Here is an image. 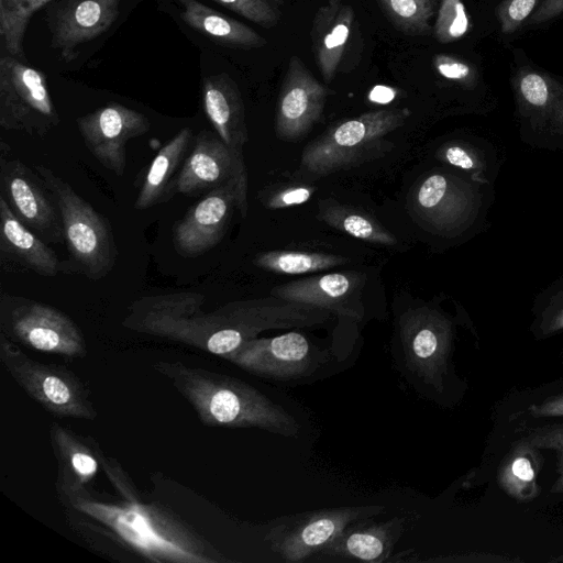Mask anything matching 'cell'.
Here are the masks:
<instances>
[{"label":"cell","instance_id":"obj_1","mask_svg":"<svg viewBox=\"0 0 563 563\" xmlns=\"http://www.w3.org/2000/svg\"><path fill=\"white\" fill-rule=\"evenodd\" d=\"M35 170L58 207L70 271L91 280L106 277L113 269L118 257L109 220L52 169L36 165Z\"/></svg>","mask_w":563,"mask_h":563},{"label":"cell","instance_id":"obj_2","mask_svg":"<svg viewBox=\"0 0 563 563\" xmlns=\"http://www.w3.org/2000/svg\"><path fill=\"white\" fill-rule=\"evenodd\" d=\"M408 109H383L345 119L329 126L302 151L300 167L325 176L351 167L375 155L389 144L387 134L400 128Z\"/></svg>","mask_w":563,"mask_h":563},{"label":"cell","instance_id":"obj_3","mask_svg":"<svg viewBox=\"0 0 563 563\" xmlns=\"http://www.w3.org/2000/svg\"><path fill=\"white\" fill-rule=\"evenodd\" d=\"M60 122L45 75L12 55L0 59V125L45 136Z\"/></svg>","mask_w":563,"mask_h":563},{"label":"cell","instance_id":"obj_4","mask_svg":"<svg viewBox=\"0 0 563 563\" xmlns=\"http://www.w3.org/2000/svg\"><path fill=\"white\" fill-rule=\"evenodd\" d=\"M385 511L382 506L338 507L287 517L267 534L284 561L300 563L316 555L350 525Z\"/></svg>","mask_w":563,"mask_h":563},{"label":"cell","instance_id":"obj_5","mask_svg":"<svg viewBox=\"0 0 563 563\" xmlns=\"http://www.w3.org/2000/svg\"><path fill=\"white\" fill-rule=\"evenodd\" d=\"M234 209L247 213V186L230 181L219 186L192 206L173 228V245L183 257H197L224 236Z\"/></svg>","mask_w":563,"mask_h":563},{"label":"cell","instance_id":"obj_6","mask_svg":"<svg viewBox=\"0 0 563 563\" xmlns=\"http://www.w3.org/2000/svg\"><path fill=\"white\" fill-rule=\"evenodd\" d=\"M399 327L408 367L424 383L441 390L452 351L451 321L440 311L421 306L406 311Z\"/></svg>","mask_w":563,"mask_h":563},{"label":"cell","instance_id":"obj_7","mask_svg":"<svg viewBox=\"0 0 563 563\" xmlns=\"http://www.w3.org/2000/svg\"><path fill=\"white\" fill-rule=\"evenodd\" d=\"M0 189L16 218L45 243L64 242L58 207L43 179L19 158L0 157Z\"/></svg>","mask_w":563,"mask_h":563},{"label":"cell","instance_id":"obj_8","mask_svg":"<svg viewBox=\"0 0 563 563\" xmlns=\"http://www.w3.org/2000/svg\"><path fill=\"white\" fill-rule=\"evenodd\" d=\"M228 356L255 375L278 380L309 377L330 358L298 332L254 338Z\"/></svg>","mask_w":563,"mask_h":563},{"label":"cell","instance_id":"obj_9","mask_svg":"<svg viewBox=\"0 0 563 563\" xmlns=\"http://www.w3.org/2000/svg\"><path fill=\"white\" fill-rule=\"evenodd\" d=\"M2 320L21 342L43 352L77 354L82 349L79 329L62 311L30 299L3 295Z\"/></svg>","mask_w":563,"mask_h":563},{"label":"cell","instance_id":"obj_10","mask_svg":"<svg viewBox=\"0 0 563 563\" xmlns=\"http://www.w3.org/2000/svg\"><path fill=\"white\" fill-rule=\"evenodd\" d=\"M474 189L451 174L433 173L413 189L410 209L426 229L442 235L464 230L476 211Z\"/></svg>","mask_w":563,"mask_h":563},{"label":"cell","instance_id":"obj_11","mask_svg":"<svg viewBox=\"0 0 563 563\" xmlns=\"http://www.w3.org/2000/svg\"><path fill=\"white\" fill-rule=\"evenodd\" d=\"M78 131L93 157L117 176L126 166V143L144 135L151 122L143 113L110 102L76 119Z\"/></svg>","mask_w":563,"mask_h":563},{"label":"cell","instance_id":"obj_12","mask_svg":"<svg viewBox=\"0 0 563 563\" xmlns=\"http://www.w3.org/2000/svg\"><path fill=\"white\" fill-rule=\"evenodd\" d=\"M311 46L323 80L330 84L339 71L358 60L362 37L354 9L344 0H328L314 16Z\"/></svg>","mask_w":563,"mask_h":563},{"label":"cell","instance_id":"obj_13","mask_svg":"<svg viewBox=\"0 0 563 563\" xmlns=\"http://www.w3.org/2000/svg\"><path fill=\"white\" fill-rule=\"evenodd\" d=\"M230 181L247 186L242 151L227 145L217 133L202 130L174 180L173 195L197 196Z\"/></svg>","mask_w":563,"mask_h":563},{"label":"cell","instance_id":"obj_14","mask_svg":"<svg viewBox=\"0 0 563 563\" xmlns=\"http://www.w3.org/2000/svg\"><path fill=\"white\" fill-rule=\"evenodd\" d=\"M330 90L296 55L289 58L275 110V132L283 141H298L320 120Z\"/></svg>","mask_w":563,"mask_h":563},{"label":"cell","instance_id":"obj_15","mask_svg":"<svg viewBox=\"0 0 563 563\" xmlns=\"http://www.w3.org/2000/svg\"><path fill=\"white\" fill-rule=\"evenodd\" d=\"M121 0H58L47 11L52 46L65 62L78 47L104 33L119 15Z\"/></svg>","mask_w":563,"mask_h":563},{"label":"cell","instance_id":"obj_16","mask_svg":"<svg viewBox=\"0 0 563 563\" xmlns=\"http://www.w3.org/2000/svg\"><path fill=\"white\" fill-rule=\"evenodd\" d=\"M364 279L357 272H336L275 286L271 295L360 320L364 314L361 302Z\"/></svg>","mask_w":563,"mask_h":563},{"label":"cell","instance_id":"obj_17","mask_svg":"<svg viewBox=\"0 0 563 563\" xmlns=\"http://www.w3.org/2000/svg\"><path fill=\"white\" fill-rule=\"evenodd\" d=\"M0 265L7 272L54 277L62 269L56 253L27 229L0 195Z\"/></svg>","mask_w":563,"mask_h":563},{"label":"cell","instance_id":"obj_18","mask_svg":"<svg viewBox=\"0 0 563 563\" xmlns=\"http://www.w3.org/2000/svg\"><path fill=\"white\" fill-rule=\"evenodd\" d=\"M363 519L350 525L332 542L321 549L317 560L360 561L380 563L389 555L400 538L404 525L401 518L369 522Z\"/></svg>","mask_w":563,"mask_h":563},{"label":"cell","instance_id":"obj_19","mask_svg":"<svg viewBox=\"0 0 563 563\" xmlns=\"http://www.w3.org/2000/svg\"><path fill=\"white\" fill-rule=\"evenodd\" d=\"M205 113L219 137L230 147L242 151L247 142L245 108L241 91L227 74L203 79Z\"/></svg>","mask_w":563,"mask_h":563},{"label":"cell","instance_id":"obj_20","mask_svg":"<svg viewBox=\"0 0 563 563\" xmlns=\"http://www.w3.org/2000/svg\"><path fill=\"white\" fill-rule=\"evenodd\" d=\"M175 1L180 7V19L218 45L242 49L260 48L266 45V40L249 25L198 0Z\"/></svg>","mask_w":563,"mask_h":563},{"label":"cell","instance_id":"obj_21","mask_svg":"<svg viewBox=\"0 0 563 563\" xmlns=\"http://www.w3.org/2000/svg\"><path fill=\"white\" fill-rule=\"evenodd\" d=\"M540 449L525 437L516 441L504 456L497 471V484L519 504L533 501L541 488L538 482L542 466Z\"/></svg>","mask_w":563,"mask_h":563},{"label":"cell","instance_id":"obj_22","mask_svg":"<svg viewBox=\"0 0 563 563\" xmlns=\"http://www.w3.org/2000/svg\"><path fill=\"white\" fill-rule=\"evenodd\" d=\"M192 139L189 128H183L156 154L140 187L134 208L145 210L168 200L173 195V176L185 157Z\"/></svg>","mask_w":563,"mask_h":563},{"label":"cell","instance_id":"obj_23","mask_svg":"<svg viewBox=\"0 0 563 563\" xmlns=\"http://www.w3.org/2000/svg\"><path fill=\"white\" fill-rule=\"evenodd\" d=\"M318 218L329 227L369 243L394 245L397 240L371 214L332 199L318 202Z\"/></svg>","mask_w":563,"mask_h":563},{"label":"cell","instance_id":"obj_24","mask_svg":"<svg viewBox=\"0 0 563 563\" xmlns=\"http://www.w3.org/2000/svg\"><path fill=\"white\" fill-rule=\"evenodd\" d=\"M349 262L333 254L274 250L257 254L253 263L265 271L284 275H301L333 268Z\"/></svg>","mask_w":563,"mask_h":563},{"label":"cell","instance_id":"obj_25","mask_svg":"<svg viewBox=\"0 0 563 563\" xmlns=\"http://www.w3.org/2000/svg\"><path fill=\"white\" fill-rule=\"evenodd\" d=\"M52 0H7L0 2L1 43L8 55L24 58L23 37L34 12Z\"/></svg>","mask_w":563,"mask_h":563},{"label":"cell","instance_id":"obj_26","mask_svg":"<svg viewBox=\"0 0 563 563\" xmlns=\"http://www.w3.org/2000/svg\"><path fill=\"white\" fill-rule=\"evenodd\" d=\"M384 14L400 31L420 34L429 30L433 0H376Z\"/></svg>","mask_w":563,"mask_h":563},{"label":"cell","instance_id":"obj_27","mask_svg":"<svg viewBox=\"0 0 563 563\" xmlns=\"http://www.w3.org/2000/svg\"><path fill=\"white\" fill-rule=\"evenodd\" d=\"M470 29V20L462 0H441L434 23V37L442 44L463 37Z\"/></svg>","mask_w":563,"mask_h":563},{"label":"cell","instance_id":"obj_28","mask_svg":"<svg viewBox=\"0 0 563 563\" xmlns=\"http://www.w3.org/2000/svg\"><path fill=\"white\" fill-rule=\"evenodd\" d=\"M525 438L540 450L553 451L556 456L558 477L550 493H563V423H553L528 429Z\"/></svg>","mask_w":563,"mask_h":563},{"label":"cell","instance_id":"obj_29","mask_svg":"<svg viewBox=\"0 0 563 563\" xmlns=\"http://www.w3.org/2000/svg\"><path fill=\"white\" fill-rule=\"evenodd\" d=\"M35 394L45 405L70 410L74 394L70 386L58 375L43 372L35 374Z\"/></svg>","mask_w":563,"mask_h":563},{"label":"cell","instance_id":"obj_30","mask_svg":"<svg viewBox=\"0 0 563 563\" xmlns=\"http://www.w3.org/2000/svg\"><path fill=\"white\" fill-rule=\"evenodd\" d=\"M239 15L266 29L276 25L280 12L266 0H213Z\"/></svg>","mask_w":563,"mask_h":563},{"label":"cell","instance_id":"obj_31","mask_svg":"<svg viewBox=\"0 0 563 563\" xmlns=\"http://www.w3.org/2000/svg\"><path fill=\"white\" fill-rule=\"evenodd\" d=\"M536 335L545 338L563 331V289L553 295L538 316Z\"/></svg>","mask_w":563,"mask_h":563},{"label":"cell","instance_id":"obj_32","mask_svg":"<svg viewBox=\"0 0 563 563\" xmlns=\"http://www.w3.org/2000/svg\"><path fill=\"white\" fill-rule=\"evenodd\" d=\"M433 66L443 78L456 81L465 86H472L475 80V71L465 62L453 56L438 54L433 57Z\"/></svg>","mask_w":563,"mask_h":563},{"label":"cell","instance_id":"obj_33","mask_svg":"<svg viewBox=\"0 0 563 563\" xmlns=\"http://www.w3.org/2000/svg\"><path fill=\"white\" fill-rule=\"evenodd\" d=\"M438 157L446 164L471 173H479L478 170L482 169V163L476 153L461 143L444 144L438 151Z\"/></svg>","mask_w":563,"mask_h":563},{"label":"cell","instance_id":"obj_34","mask_svg":"<svg viewBox=\"0 0 563 563\" xmlns=\"http://www.w3.org/2000/svg\"><path fill=\"white\" fill-rule=\"evenodd\" d=\"M314 191L316 188L311 186H290L271 192L263 199V203L267 209L299 206L307 202Z\"/></svg>","mask_w":563,"mask_h":563},{"label":"cell","instance_id":"obj_35","mask_svg":"<svg viewBox=\"0 0 563 563\" xmlns=\"http://www.w3.org/2000/svg\"><path fill=\"white\" fill-rule=\"evenodd\" d=\"M538 0H508L499 9L498 15L504 33H512L530 15Z\"/></svg>","mask_w":563,"mask_h":563},{"label":"cell","instance_id":"obj_36","mask_svg":"<svg viewBox=\"0 0 563 563\" xmlns=\"http://www.w3.org/2000/svg\"><path fill=\"white\" fill-rule=\"evenodd\" d=\"M528 413L537 419L563 417V393L532 404L528 408Z\"/></svg>","mask_w":563,"mask_h":563},{"label":"cell","instance_id":"obj_37","mask_svg":"<svg viewBox=\"0 0 563 563\" xmlns=\"http://www.w3.org/2000/svg\"><path fill=\"white\" fill-rule=\"evenodd\" d=\"M563 12V0H544L530 19L531 24H539L556 18Z\"/></svg>","mask_w":563,"mask_h":563},{"label":"cell","instance_id":"obj_38","mask_svg":"<svg viewBox=\"0 0 563 563\" xmlns=\"http://www.w3.org/2000/svg\"><path fill=\"white\" fill-rule=\"evenodd\" d=\"M71 466L82 476H91L97 471V462L90 455L81 452L71 455Z\"/></svg>","mask_w":563,"mask_h":563},{"label":"cell","instance_id":"obj_39","mask_svg":"<svg viewBox=\"0 0 563 563\" xmlns=\"http://www.w3.org/2000/svg\"><path fill=\"white\" fill-rule=\"evenodd\" d=\"M397 91L389 86L377 85L368 93V100L375 103H388L395 99Z\"/></svg>","mask_w":563,"mask_h":563},{"label":"cell","instance_id":"obj_40","mask_svg":"<svg viewBox=\"0 0 563 563\" xmlns=\"http://www.w3.org/2000/svg\"><path fill=\"white\" fill-rule=\"evenodd\" d=\"M549 562L563 563V554H560V555H558L555 558L550 559Z\"/></svg>","mask_w":563,"mask_h":563},{"label":"cell","instance_id":"obj_41","mask_svg":"<svg viewBox=\"0 0 563 563\" xmlns=\"http://www.w3.org/2000/svg\"><path fill=\"white\" fill-rule=\"evenodd\" d=\"M266 1H267V2H268V1H271V2H273V3H275V4H278V5H280V4H283V3H284V0H266Z\"/></svg>","mask_w":563,"mask_h":563},{"label":"cell","instance_id":"obj_42","mask_svg":"<svg viewBox=\"0 0 563 563\" xmlns=\"http://www.w3.org/2000/svg\"><path fill=\"white\" fill-rule=\"evenodd\" d=\"M3 1H7V0H0V2H3Z\"/></svg>","mask_w":563,"mask_h":563}]
</instances>
